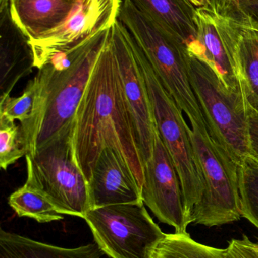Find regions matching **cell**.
I'll return each mask as SVG.
<instances>
[{
	"mask_svg": "<svg viewBox=\"0 0 258 258\" xmlns=\"http://www.w3.org/2000/svg\"><path fill=\"white\" fill-rule=\"evenodd\" d=\"M36 86L34 79L27 83L24 92L18 98H12L10 94L2 93L0 101V119L23 124L27 122L34 109Z\"/></svg>",
	"mask_w": 258,
	"mask_h": 258,
	"instance_id": "7402d4cb",
	"label": "cell"
},
{
	"mask_svg": "<svg viewBox=\"0 0 258 258\" xmlns=\"http://www.w3.org/2000/svg\"><path fill=\"white\" fill-rule=\"evenodd\" d=\"M142 197L159 221L174 227L176 233H187L192 221L185 207L178 174L159 131L152 156L144 165Z\"/></svg>",
	"mask_w": 258,
	"mask_h": 258,
	"instance_id": "8fae6325",
	"label": "cell"
},
{
	"mask_svg": "<svg viewBox=\"0 0 258 258\" xmlns=\"http://www.w3.org/2000/svg\"><path fill=\"white\" fill-rule=\"evenodd\" d=\"M152 258H165L162 257V256H161L160 254H157V253L154 252V254H153Z\"/></svg>",
	"mask_w": 258,
	"mask_h": 258,
	"instance_id": "83f0119b",
	"label": "cell"
},
{
	"mask_svg": "<svg viewBox=\"0 0 258 258\" xmlns=\"http://www.w3.org/2000/svg\"><path fill=\"white\" fill-rule=\"evenodd\" d=\"M118 19L131 33L164 87L185 112L189 122L207 128L191 85L186 45L130 0L121 1Z\"/></svg>",
	"mask_w": 258,
	"mask_h": 258,
	"instance_id": "3957f363",
	"label": "cell"
},
{
	"mask_svg": "<svg viewBox=\"0 0 258 258\" xmlns=\"http://www.w3.org/2000/svg\"><path fill=\"white\" fill-rule=\"evenodd\" d=\"M27 149L21 125L0 119V167L6 170L18 159L26 156Z\"/></svg>",
	"mask_w": 258,
	"mask_h": 258,
	"instance_id": "603a6c76",
	"label": "cell"
},
{
	"mask_svg": "<svg viewBox=\"0 0 258 258\" xmlns=\"http://www.w3.org/2000/svg\"><path fill=\"white\" fill-rule=\"evenodd\" d=\"M224 254L226 258H258V245L244 235L242 239H232Z\"/></svg>",
	"mask_w": 258,
	"mask_h": 258,
	"instance_id": "cb8c5ba5",
	"label": "cell"
},
{
	"mask_svg": "<svg viewBox=\"0 0 258 258\" xmlns=\"http://www.w3.org/2000/svg\"><path fill=\"white\" fill-rule=\"evenodd\" d=\"M9 205L18 216L32 218L39 223L64 218L45 194L28 181L9 196Z\"/></svg>",
	"mask_w": 258,
	"mask_h": 258,
	"instance_id": "d6986e66",
	"label": "cell"
},
{
	"mask_svg": "<svg viewBox=\"0 0 258 258\" xmlns=\"http://www.w3.org/2000/svg\"><path fill=\"white\" fill-rule=\"evenodd\" d=\"M188 69L209 134L240 165L250 155L248 104L226 89L209 63L189 51Z\"/></svg>",
	"mask_w": 258,
	"mask_h": 258,
	"instance_id": "5b68a950",
	"label": "cell"
},
{
	"mask_svg": "<svg viewBox=\"0 0 258 258\" xmlns=\"http://www.w3.org/2000/svg\"><path fill=\"white\" fill-rule=\"evenodd\" d=\"M257 245H258V243H257Z\"/></svg>",
	"mask_w": 258,
	"mask_h": 258,
	"instance_id": "f1b7e54d",
	"label": "cell"
},
{
	"mask_svg": "<svg viewBox=\"0 0 258 258\" xmlns=\"http://www.w3.org/2000/svg\"><path fill=\"white\" fill-rule=\"evenodd\" d=\"M192 51L196 45V8L189 0H130Z\"/></svg>",
	"mask_w": 258,
	"mask_h": 258,
	"instance_id": "e0dca14e",
	"label": "cell"
},
{
	"mask_svg": "<svg viewBox=\"0 0 258 258\" xmlns=\"http://www.w3.org/2000/svg\"><path fill=\"white\" fill-rule=\"evenodd\" d=\"M111 27L73 49L55 54L38 69L33 78L34 109L30 119L20 124L27 155L33 156L55 141L71 138L76 112Z\"/></svg>",
	"mask_w": 258,
	"mask_h": 258,
	"instance_id": "7a4b0ae2",
	"label": "cell"
},
{
	"mask_svg": "<svg viewBox=\"0 0 258 258\" xmlns=\"http://www.w3.org/2000/svg\"><path fill=\"white\" fill-rule=\"evenodd\" d=\"M77 0H10L11 15L30 40L60 27Z\"/></svg>",
	"mask_w": 258,
	"mask_h": 258,
	"instance_id": "2e32d148",
	"label": "cell"
},
{
	"mask_svg": "<svg viewBox=\"0 0 258 258\" xmlns=\"http://www.w3.org/2000/svg\"><path fill=\"white\" fill-rule=\"evenodd\" d=\"M104 254L95 242L77 248H63L3 229L0 231V258H101Z\"/></svg>",
	"mask_w": 258,
	"mask_h": 258,
	"instance_id": "ac0fdd59",
	"label": "cell"
},
{
	"mask_svg": "<svg viewBox=\"0 0 258 258\" xmlns=\"http://www.w3.org/2000/svg\"><path fill=\"white\" fill-rule=\"evenodd\" d=\"M190 123L189 136L204 183L201 200L192 211L193 224L212 227L236 222L242 217L239 165L207 128Z\"/></svg>",
	"mask_w": 258,
	"mask_h": 258,
	"instance_id": "277c9868",
	"label": "cell"
},
{
	"mask_svg": "<svg viewBox=\"0 0 258 258\" xmlns=\"http://www.w3.org/2000/svg\"><path fill=\"white\" fill-rule=\"evenodd\" d=\"M242 217L258 229V161L249 155L239 165Z\"/></svg>",
	"mask_w": 258,
	"mask_h": 258,
	"instance_id": "44dd1931",
	"label": "cell"
},
{
	"mask_svg": "<svg viewBox=\"0 0 258 258\" xmlns=\"http://www.w3.org/2000/svg\"><path fill=\"white\" fill-rule=\"evenodd\" d=\"M71 141L76 162L88 182L100 153L112 148L125 159L142 188L143 160L112 48L111 29L76 112Z\"/></svg>",
	"mask_w": 258,
	"mask_h": 258,
	"instance_id": "6da1fadb",
	"label": "cell"
},
{
	"mask_svg": "<svg viewBox=\"0 0 258 258\" xmlns=\"http://www.w3.org/2000/svg\"><path fill=\"white\" fill-rule=\"evenodd\" d=\"M121 0H77L66 21L40 38L30 40L34 68L39 69L55 54L69 51L118 19Z\"/></svg>",
	"mask_w": 258,
	"mask_h": 258,
	"instance_id": "30bf717a",
	"label": "cell"
},
{
	"mask_svg": "<svg viewBox=\"0 0 258 258\" xmlns=\"http://www.w3.org/2000/svg\"><path fill=\"white\" fill-rule=\"evenodd\" d=\"M137 54L152 104L156 126L174 162L181 183L185 207L192 221V211L201 200L204 183L191 142L189 126L183 117V110L164 87L138 44Z\"/></svg>",
	"mask_w": 258,
	"mask_h": 258,
	"instance_id": "8992f818",
	"label": "cell"
},
{
	"mask_svg": "<svg viewBox=\"0 0 258 258\" xmlns=\"http://www.w3.org/2000/svg\"><path fill=\"white\" fill-rule=\"evenodd\" d=\"M83 219L95 243L111 258H152L166 236L143 202L92 209Z\"/></svg>",
	"mask_w": 258,
	"mask_h": 258,
	"instance_id": "52a82bcc",
	"label": "cell"
},
{
	"mask_svg": "<svg viewBox=\"0 0 258 258\" xmlns=\"http://www.w3.org/2000/svg\"><path fill=\"white\" fill-rule=\"evenodd\" d=\"M223 42L242 80L247 101L258 110V30L227 0H209Z\"/></svg>",
	"mask_w": 258,
	"mask_h": 258,
	"instance_id": "7c38bea8",
	"label": "cell"
},
{
	"mask_svg": "<svg viewBox=\"0 0 258 258\" xmlns=\"http://www.w3.org/2000/svg\"><path fill=\"white\" fill-rule=\"evenodd\" d=\"M232 7L251 27L258 30V0H227Z\"/></svg>",
	"mask_w": 258,
	"mask_h": 258,
	"instance_id": "d4e9b609",
	"label": "cell"
},
{
	"mask_svg": "<svg viewBox=\"0 0 258 258\" xmlns=\"http://www.w3.org/2000/svg\"><path fill=\"white\" fill-rule=\"evenodd\" d=\"M111 41L145 165L152 156L158 129L146 82L138 57L137 43L119 19L111 27Z\"/></svg>",
	"mask_w": 258,
	"mask_h": 258,
	"instance_id": "9c48e42d",
	"label": "cell"
},
{
	"mask_svg": "<svg viewBox=\"0 0 258 258\" xmlns=\"http://www.w3.org/2000/svg\"><path fill=\"white\" fill-rule=\"evenodd\" d=\"M25 157L26 181L40 189L59 213L83 219L91 209L89 182L76 162L71 137Z\"/></svg>",
	"mask_w": 258,
	"mask_h": 258,
	"instance_id": "ba28073f",
	"label": "cell"
},
{
	"mask_svg": "<svg viewBox=\"0 0 258 258\" xmlns=\"http://www.w3.org/2000/svg\"><path fill=\"white\" fill-rule=\"evenodd\" d=\"M196 45L189 52L209 63L226 89L248 104L242 80L223 42L215 12L209 5L196 8Z\"/></svg>",
	"mask_w": 258,
	"mask_h": 258,
	"instance_id": "5bb4252c",
	"label": "cell"
},
{
	"mask_svg": "<svg viewBox=\"0 0 258 258\" xmlns=\"http://www.w3.org/2000/svg\"><path fill=\"white\" fill-rule=\"evenodd\" d=\"M195 8L204 7L209 5V0H189Z\"/></svg>",
	"mask_w": 258,
	"mask_h": 258,
	"instance_id": "4316f807",
	"label": "cell"
},
{
	"mask_svg": "<svg viewBox=\"0 0 258 258\" xmlns=\"http://www.w3.org/2000/svg\"><path fill=\"white\" fill-rule=\"evenodd\" d=\"M33 63L30 39L12 18L10 0H0L1 87L12 78L13 89L17 80L31 72Z\"/></svg>",
	"mask_w": 258,
	"mask_h": 258,
	"instance_id": "9a60e30c",
	"label": "cell"
},
{
	"mask_svg": "<svg viewBox=\"0 0 258 258\" xmlns=\"http://www.w3.org/2000/svg\"><path fill=\"white\" fill-rule=\"evenodd\" d=\"M250 155L258 161V110L251 104L247 106Z\"/></svg>",
	"mask_w": 258,
	"mask_h": 258,
	"instance_id": "484cf974",
	"label": "cell"
},
{
	"mask_svg": "<svg viewBox=\"0 0 258 258\" xmlns=\"http://www.w3.org/2000/svg\"><path fill=\"white\" fill-rule=\"evenodd\" d=\"M91 209L142 201V188L125 159L106 148L92 168L89 180Z\"/></svg>",
	"mask_w": 258,
	"mask_h": 258,
	"instance_id": "4fadbf2b",
	"label": "cell"
},
{
	"mask_svg": "<svg viewBox=\"0 0 258 258\" xmlns=\"http://www.w3.org/2000/svg\"><path fill=\"white\" fill-rule=\"evenodd\" d=\"M154 252L165 258H226L224 249L198 243L188 233L166 234Z\"/></svg>",
	"mask_w": 258,
	"mask_h": 258,
	"instance_id": "ffe728a7",
	"label": "cell"
}]
</instances>
